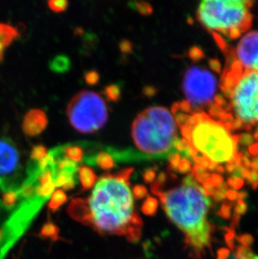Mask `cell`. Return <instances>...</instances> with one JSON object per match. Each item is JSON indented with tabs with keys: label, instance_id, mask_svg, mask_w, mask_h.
<instances>
[{
	"label": "cell",
	"instance_id": "cell-1",
	"mask_svg": "<svg viewBox=\"0 0 258 259\" xmlns=\"http://www.w3.org/2000/svg\"><path fill=\"white\" fill-rule=\"evenodd\" d=\"M134 172L133 168H127L115 176H103L89 197L70 203L69 215L100 234L117 235L138 242L144 223L134 208L130 189L129 179Z\"/></svg>",
	"mask_w": 258,
	"mask_h": 259
},
{
	"label": "cell",
	"instance_id": "cell-2",
	"mask_svg": "<svg viewBox=\"0 0 258 259\" xmlns=\"http://www.w3.org/2000/svg\"><path fill=\"white\" fill-rule=\"evenodd\" d=\"M168 219L185 235V241L196 252L209 244L211 225L208 214L211 206L209 193L192 176L168 190L152 187Z\"/></svg>",
	"mask_w": 258,
	"mask_h": 259
},
{
	"label": "cell",
	"instance_id": "cell-3",
	"mask_svg": "<svg viewBox=\"0 0 258 259\" xmlns=\"http://www.w3.org/2000/svg\"><path fill=\"white\" fill-rule=\"evenodd\" d=\"M181 134L190 149V158L200 168L236 164L239 159V137L229 125L204 112L188 115Z\"/></svg>",
	"mask_w": 258,
	"mask_h": 259
},
{
	"label": "cell",
	"instance_id": "cell-4",
	"mask_svg": "<svg viewBox=\"0 0 258 259\" xmlns=\"http://www.w3.org/2000/svg\"><path fill=\"white\" fill-rule=\"evenodd\" d=\"M132 136L137 148L149 159H164L176 152L178 125L170 111L154 106L137 116L132 125Z\"/></svg>",
	"mask_w": 258,
	"mask_h": 259
},
{
	"label": "cell",
	"instance_id": "cell-5",
	"mask_svg": "<svg viewBox=\"0 0 258 259\" xmlns=\"http://www.w3.org/2000/svg\"><path fill=\"white\" fill-rule=\"evenodd\" d=\"M251 5L246 0H204L198 6V19L210 31L235 39L251 25Z\"/></svg>",
	"mask_w": 258,
	"mask_h": 259
},
{
	"label": "cell",
	"instance_id": "cell-6",
	"mask_svg": "<svg viewBox=\"0 0 258 259\" xmlns=\"http://www.w3.org/2000/svg\"><path fill=\"white\" fill-rule=\"evenodd\" d=\"M237 66L224 81L230 111L243 126L258 125V71H243Z\"/></svg>",
	"mask_w": 258,
	"mask_h": 259
},
{
	"label": "cell",
	"instance_id": "cell-7",
	"mask_svg": "<svg viewBox=\"0 0 258 259\" xmlns=\"http://www.w3.org/2000/svg\"><path fill=\"white\" fill-rule=\"evenodd\" d=\"M67 115L74 128L88 134L104 126L108 117V109L100 94L85 90L71 98L67 107Z\"/></svg>",
	"mask_w": 258,
	"mask_h": 259
},
{
	"label": "cell",
	"instance_id": "cell-8",
	"mask_svg": "<svg viewBox=\"0 0 258 259\" xmlns=\"http://www.w3.org/2000/svg\"><path fill=\"white\" fill-rule=\"evenodd\" d=\"M183 91L190 108H202L216 100L217 81L212 72L200 66H190L183 78Z\"/></svg>",
	"mask_w": 258,
	"mask_h": 259
},
{
	"label": "cell",
	"instance_id": "cell-9",
	"mask_svg": "<svg viewBox=\"0 0 258 259\" xmlns=\"http://www.w3.org/2000/svg\"><path fill=\"white\" fill-rule=\"evenodd\" d=\"M235 63L243 71H258V30L246 32L234 52Z\"/></svg>",
	"mask_w": 258,
	"mask_h": 259
},
{
	"label": "cell",
	"instance_id": "cell-10",
	"mask_svg": "<svg viewBox=\"0 0 258 259\" xmlns=\"http://www.w3.org/2000/svg\"><path fill=\"white\" fill-rule=\"evenodd\" d=\"M20 152L11 140L0 139V176L12 175L20 164Z\"/></svg>",
	"mask_w": 258,
	"mask_h": 259
},
{
	"label": "cell",
	"instance_id": "cell-11",
	"mask_svg": "<svg viewBox=\"0 0 258 259\" xmlns=\"http://www.w3.org/2000/svg\"><path fill=\"white\" fill-rule=\"evenodd\" d=\"M47 114L40 109H32L25 115L23 121V131L29 136H36L47 127Z\"/></svg>",
	"mask_w": 258,
	"mask_h": 259
},
{
	"label": "cell",
	"instance_id": "cell-12",
	"mask_svg": "<svg viewBox=\"0 0 258 259\" xmlns=\"http://www.w3.org/2000/svg\"><path fill=\"white\" fill-rule=\"evenodd\" d=\"M19 35V31L12 25L0 23V61L4 57V53L11 42Z\"/></svg>",
	"mask_w": 258,
	"mask_h": 259
},
{
	"label": "cell",
	"instance_id": "cell-13",
	"mask_svg": "<svg viewBox=\"0 0 258 259\" xmlns=\"http://www.w3.org/2000/svg\"><path fill=\"white\" fill-rule=\"evenodd\" d=\"M85 160L88 164L97 165L104 170L112 169L115 166L114 159L108 151L98 152L94 155L85 157Z\"/></svg>",
	"mask_w": 258,
	"mask_h": 259
},
{
	"label": "cell",
	"instance_id": "cell-14",
	"mask_svg": "<svg viewBox=\"0 0 258 259\" xmlns=\"http://www.w3.org/2000/svg\"><path fill=\"white\" fill-rule=\"evenodd\" d=\"M78 177L84 191L93 188L97 182L95 172L90 167L81 166L78 169Z\"/></svg>",
	"mask_w": 258,
	"mask_h": 259
},
{
	"label": "cell",
	"instance_id": "cell-15",
	"mask_svg": "<svg viewBox=\"0 0 258 259\" xmlns=\"http://www.w3.org/2000/svg\"><path fill=\"white\" fill-rule=\"evenodd\" d=\"M67 201V196L65 191L61 189H58L54 191L52 196H50V201L48 203L49 210L52 212H56L61 205H63Z\"/></svg>",
	"mask_w": 258,
	"mask_h": 259
},
{
	"label": "cell",
	"instance_id": "cell-16",
	"mask_svg": "<svg viewBox=\"0 0 258 259\" xmlns=\"http://www.w3.org/2000/svg\"><path fill=\"white\" fill-rule=\"evenodd\" d=\"M62 149H63L64 154L66 155L69 159H71V161L78 163V162L81 161L83 159V151L82 147L77 144H66V145H62Z\"/></svg>",
	"mask_w": 258,
	"mask_h": 259
},
{
	"label": "cell",
	"instance_id": "cell-17",
	"mask_svg": "<svg viewBox=\"0 0 258 259\" xmlns=\"http://www.w3.org/2000/svg\"><path fill=\"white\" fill-rule=\"evenodd\" d=\"M70 66H71V61L68 57L63 55H60L55 57L50 63V68L52 69V71L59 73L68 71Z\"/></svg>",
	"mask_w": 258,
	"mask_h": 259
},
{
	"label": "cell",
	"instance_id": "cell-18",
	"mask_svg": "<svg viewBox=\"0 0 258 259\" xmlns=\"http://www.w3.org/2000/svg\"><path fill=\"white\" fill-rule=\"evenodd\" d=\"M59 233H60V229L58 227L52 222H48L42 227L39 235V237L42 238L51 239L53 242H56L57 240L60 239Z\"/></svg>",
	"mask_w": 258,
	"mask_h": 259
},
{
	"label": "cell",
	"instance_id": "cell-19",
	"mask_svg": "<svg viewBox=\"0 0 258 259\" xmlns=\"http://www.w3.org/2000/svg\"><path fill=\"white\" fill-rule=\"evenodd\" d=\"M158 207V201L153 196H147L146 200L142 205V212L146 215H154L157 212Z\"/></svg>",
	"mask_w": 258,
	"mask_h": 259
},
{
	"label": "cell",
	"instance_id": "cell-20",
	"mask_svg": "<svg viewBox=\"0 0 258 259\" xmlns=\"http://www.w3.org/2000/svg\"><path fill=\"white\" fill-rule=\"evenodd\" d=\"M106 98L112 102H117L121 98V88L118 84H110L104 89Z\"/></svg>",
	"mask_w": 258,
	"mask_h": 259
},
{
	"label": "cell",
	"instance_id": "cell-21",
	"mask_svg": "<svg viewBox=\"0 0 258 259\" xmlns=\"http://www.w3.org/2000/svg\"><path fill=\"white\" fill-rule=\"evenodd\" d=\"M129 5L132 8H134V10H136L138 12L140 13L141 15H150L153 12V8L149 3L145 1H141V2H131Z\"/></svg>",
	"mask_w": 258,
	"mask_h": 259
},
{
	"label": "cell",
	"instance_id": "cell-22",
	"mask_svg": "<svg viewBox=\"0 0 258 259\" xmlns=\"http://www.w3.org/2000/svg\"><path fill=\"white\" fill-rule=\"evenodd\" d=\"M20 198L17 191H8L2 196L3 203L8 207H13Z\"/></svg>",
	"mask_w": 258,
	"mask_h": 259
},
{
	"label": "cell",
	"instance_id": "cell-23",
	"mask_svg": "<svg viewBox=\"0 0 258 259\" xmlns=\"http://www.w3.org/2000/svg\"><path fill=\"white\" fill-rule=\"evenodd\" d=\"M47 153L48 152H47L46 147L43 146L41 144L35 145L30 152V158H31V160L38 161L39 159H43L44 157L47 156Z\"/></svg>",
	"mask_w": 258,
	"mask_h": 259
},
{
	"label": "cell",
	"instance_id": "cell-24",
	"mask_svg": "<svg viewBox=\"0 0 258 259\" xmlns=\"http://www.w3.org/2000/svg\"><path fill=\"white\" fill-rule=\"evenodd\" d=\"M48 5L55 12H62L68 6V2L66 0H51Z\"/></svg>",
	"mask_w": 258,
	"mask_h": 259
},
{
	"label": "cell",
	"instance_id": "cell-25",
	"mask_svg": "<svg viewBox=\"0 0 258 259\" xmlns=\"http://www.w3.org/2000/svg\"><path fill=\"white\" fill-rule=\"evenodd\" d=\"M132 193H133V196L134 198L137 199V200H142V199H144L148 196L149 191H148V189L145 186H142V185H137L133 189Z\"/></svg>",
	"mask_w": 258,
	"mask_h": 259
},
{
	"label": "cell",
	"instance_id": "cell-26",
	"mask_svg": "<svg viewBox=\"0 0 258 259\" xmlns=\"http://www.w3.org/2000/svg\"><path fill=\"white\" fill-rule=\"evenodd\" d=\"M99 79H100V75L97 71L93 70V71H88L85 73V80L87 83L89 85H95L99 81Z\"/></svg>",
	"mask_w": 258,
	"mask_h": 259
},
{
	"label": "cell",
	"instance_id": "cell-27",
	"mask_svg": "<svg viewBox=\"0 0 258 259\" xmlns=\"http://www.w3.org/2000/svg\"><path fill=\"white\" fill-rule=\"evenodd\" d=\"M176 169L182 174L187 173V172L190 171V161L189 160V159L182 157Z\"/></svg>",
	"mask_w": 258,
	"mask_h": 259
},
{
	"label": "cell",
	"instance_id": "cell-28",
	"mask_svg": "<svg viewBox=\"0 0 258 259\" xmlns=\"http://www.w3.org/2000/svg\"><path fill=\"white\" fill-rule=\"evenodd\" d=\"M143 178L146 183H151L156 180V171L154 169H146L143 174Z\"/></svg>",
	"mask_w": 258,
	"mask_h": 259
},
{
	"label": "cell",
	"instance_id": "cell-29",
	"mask_svg": "<svg viewBox=\"0 0 258 259\" xmlns=\"http://www.w3.org/2000/svg\"><path fill=\"white\" fill-rule=\"evenodd\" d=\"M119 48L120 51L122 52V53H130L133 51V44H132V42L130 40H127V39H123L122 41L119 43Z\"/></svg>",
	"mask_w": 258,
	"mask_h": 259
},
{
	"label": "cell",
	"instance_id": "cell-30",
	"mask_svg": "<svg viewBox=\"0 0 258 259\" xmlns=\"http://www.w3.org/2000/svg\"><path fill=\"white\" fill-rule=\"evenodd\" d=\"M156 93V88L154 87H145L144 88V94L148 97L154 96Z\"/></svg>",
	"mask_w": 258,
	"mask_h": 259
},
{
	"label": "cell",
	"instance_id": "cell-31",
	"mask_svg": "<svg viewBox=\"0 0 258 259\" xmlns=\"http://www.w3.org/2000/svg\"><path fill=\"white\" fill-rule=\"evenodd\" d=\"M226 259H239V258H237V257H236V256H235V255H229V256H228V257H227V258ZM250 259H258V257L257 256H255V255H254L253 257H251V258H250Z\"/></svg>",
	"mask_w": 258,
	"mask_h": 259
},
{
	"label": "cell",
	"instance_id": "cell-32",
	"mask_svg": "<svg viewBox=\"0 0 258 259\" xmlns=\"http://www.w3.org/2000/svg\"><path fill=\"white\" fill-rule=\"evenodd\" d=\"M2 235H3L2 231L0 230V240H1V238H2Z\"/></svg>",
	"mask_w": 258,
	"mask_h": 259
}]
</instances>
